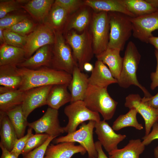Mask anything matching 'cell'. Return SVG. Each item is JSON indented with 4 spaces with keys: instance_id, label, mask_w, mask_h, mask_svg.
Returning a JSON list of instances; mask_svg holds the SVG:
<instances>
[{
    "instance_id": "38",
    "label": "cell",
    "mask_w": 158,
    "mask_h": 158,
    "mask_svg": "<svg viewBox=\"0 0 158 158\" xmlns=\"http://www.w3.org/2000/svg\"><path fill=\"white\" fill-rule=\"evenodd\" d=\"M22 5L17 0H1L0 1V19L10 12L19 10Z\"/></svg>"
},
{
    "instance_id": "13",
    "label": "cell",
    "mask_w": 158,
    "mask_h": 158,
    "mask_svg": "<svg viewBox=\"0 0 158 158\" xmlns=\"http://www.w3.org/2000/svg\"><path fill=\"white\" fill-rule=\"evenodd\" d=\"M125 107L135 109L143 117L145 123V134L150 132L153 124L158 122V109L152 107L144 103L138 94H131L125 99Z\"/></svg>"
},
{
    "instance_id": "20",
    "label": "cell",
    "mask_w": 158,
    "mask_h": 158,
    "mask_svg": "<svg viewBox=\"0 0 158 158\" xmlns=\"http://www.w3.org/2000/svg\"><path fill=\"white\" fill-rule=\"evenodd\" d=\"M88 79L90 84L102 88H107L111 84L118 83L117 80L113 76L106 65L98 60Z\"/></svg>"
},
{
    "instance_id": "40",
    "label": "cell",
    "mask_w": 158,
    "mask_h": 158,
    "mask_svg": "<svg viewBox=\"0 0 158 158\" xmlns=\"http://www.w3.org/2000/svg\"><path fill=\"white\" fill-rule=\"evenodd\" d=\"M56 137L49 136L42 145L30 152L23 154V158H44L47 149L51 142Z\"/></svg>"
},
{
    "instance_id": "27",
    "label": "cell",
    "mask_w": 158,
    "mask_h": 158,
    "mask_svg": "<svg viewBox=\"0 0 158 158\" xmlns=\"http://www.w3.org/2000/svg\"><path fill=\"white\" fill-rule=\"evenodd\" d=\"M68 86L66 84L53 85L48 95L47 105L58 110L62 106L71 102V96L68 90Z\"/></svg>"
},
{
    "instance_id": "6",
    "label": "cell",
    "mask_w": 158,
    "mask_h": 158,
    "mask_svg": "<svg viewBox=\"0 0 158 158\" xmlns=\"http://www.w3.org/2000/svg\"><path fill=\"white\" fill-rule=\"evenodd\" d=\"M54 33L51 68L72 74L74 68L78 66L72 49L66 42L62 32L54 30Z\"/></svg>"
},
{
    "instance_id": "1",
    "label": "cell",
    "mask_w": 158,
    "mask_h": 158,
    "mask_svg": "<svg viewBox=\"0 0 158 158\" xmlns=\"http://www.w3.org/2000/svg\"><path fill=\"white\" fill-rule=\"evenodd\" d=\"M17 71L22 78V85L18 90L24 91L44 86L68 85L72 78L71 74L47 67L36 69L17 67Z\"/></svg>"
},
{
    "instance_id": "15",
    "label": "cell",
    "mask_w": 158,
    "mask_h": 158,
    "mask_svg": "<svg viewBox=\"0 0 158 158\" xmlns=\"http://www.w3.org/2000/svg\"><path fill=\"white\" fill-rule=\"evenodd\" d=\"M95 131L99 141L109 153L118 149V145L126 137L117 134L105 121L96 122Z\"/></svg>"
},
{
    "instance_id": "19",
    "label": "cell",
    "mask_w": 158,
    "mask_h": 158,
    "mask_svg": "<svg viewBox=\"0 0 158 158\" xmlns=\"http://www.w3.org/2000/svg\"><path fill=\"white\" fill-rule=\"evenodd\" d=\"M17 67L10 65L0 66V94L19 89L22 82Z\"/></svg>"
},
{
    "instance_id": "43",
    "label": "cell",
    "mask_w": 158,
    "mask_h": 158,
    "mask_svg": "<svg viewBox=\"0 0 158 158\" xmlns=\"http://www.w3.org/2000/svg\"><path fill=\"white\" fill-rule=\"evenodd\" d=\"M154 54L157 61V66L155 71L152 72L150 75L151 80L150 88L152 90L158 87V50L156 49L155 50Z\"/></svg>"
},
{
    "instance_id": "49",
    "label": "cell",
    "mask_w": 158,
    "mask_h": 158,
    "mask_svg": "<svg viewBox=\"0 0 158 158\" xmlns=\"http://www.w3.org/2000/svg\"><path fill=\"white\" fill-rule=\"evenodd\" d=\"M153 7L158 10V0H146Z\"/></svg>"
},
{
    "instance_id": "17",
    "label": "cell",
    "mask_w": 158,
    "mask_h": 158,
    "mask_svg": "<svg viewBox=\"0 0 158 158\" xmlns=\"http://www.w3.org/2000/svg\"><path fill=\"white\" fill-rule=\"evenodd\" d=\"M82 72L78 66L73 71L72 79L68 86L71 96V103L83 101L90 85L88 75Z\"/></svg>"
},
{
    "instance_id": "22",
    "label": "cell",
    "mask_w": 158,
    "mask_h": 158,
    "mask_svg": "<svg viewBox=\"0 0 158 158\" xmlns=\"http://www.w3.org/2000/svg\"><path fill=\"white\" fill-rule=\"evenodd\" d=\"M52 45H47L41 47L33 55L26 59L18 67L25 68L31 69H36L44 67L51 68L52 57Z\"/></svg>"
},
{
    "instance_id": "32",
    "label": "cell",
    "mask_w": 158,
    "mask_h": 158,
    "mask_svg": "<svg viewBox=\"0 0 158 158\" xmlns=\"http://www.w3.org/2000/svg\"><path fill=\"white\" fill-rule=\"evenodd\" d=\"M137 111L134 109H129L124 114H121L114 122L112 128L114 130L118 131L127 127H132L136 129L141 130L143 128L142 124L138 122L137 119Z\"/></svg>"
},
{
    "instance_id": "33",
    "label": "cell",
    "mask_w": 158,
    "mask_h": 158,
    "mask_svg": "<svg viewBox=\"0 0 158 158\" xmlns=\"http://www.w3.org/2000/svg\"><path fill=\"white\" fill-rule=\"evenodd\" d=\"M128 10L135 16L149 14L157 10L146 0H123Z\"/></svg>"
},
{
    "instance_id": "36",
    "label": "cell",
    "mask_w": 158,
    "mask_h": 158,
    "mask_svg": "<svg viewBox=\"0 0 158 158\" xmlns=\"http://www.w3.org/2000/svg\"><path fill=\"white\" fill-rule=\"evenodd\" d=\"M49 136L45 133L33 134L28 139L21 154L23 155L28 153L42 145Z\"/></svg>"
},
{
    "instance_id": "30",
    "label": "cell",
    "mask_w": 158,
    "mask_h": 158,
    "mask_svg": "<svg viewBox=\"0 0 158 158\" xmlns=\"http://www.w3.org/2000/svg\"><path fill=\"white\" fill-rule=\"evenodd\" d=\"M24 94L18 89L0 94V111L6 112L22 105Z\"/></svg>"
},
{
    "instance_id": "47",
    "label": "cell",
    "mask_w": 158,
    "mask_h": 158,
    "mask_svg": "<svg viewBox=\"0 0 158 158\" xmlns=\"http://www.w3.org/2000/svg\"><path fill=\"white\" fill-rule=\"evenodd\" d=\"M149 43L153 45L158 50V37H155L152 36L150 37L148 40Z\"/></svg>"
},
{
    "instance_id": "29",
    "label": "cell",
    "mask_w": 158,
    "mask_h": 158,
    "mask_svg": "<svg viewBox=\"0 0 158 158\" xmlns=\"http://www.w3.org/2000/svg\"><path fill=\"white\" fill-rule=\"evenodd\" d=\"M69 15L64 9L54 3L45 23L55 31L63 32Z\"/></svg>"
},
{
    "instance_id": "10",
    "label": "cell",
    "mask_w": 158,
    "mask_h": 158,
    "mask_svg": "<svg viewBox=\"0 0 158 158\" xmlns=\"http://www.w3.org/2000/svg\"><path fill=\"white\" fill-rule=\"evenodd\" d=\"M54 30L47 23L37 26L27 36L24 48L26 59L31 57L38 49L46 45H52L54 42Z\"/></svg>"
},
{
    "instance_id": "4",
    "label": "cell",
    "mask_w": 158,
    "mask_h": 158,
    "mask_svg": "<svg viewBox=\"0 0 158 158\" xmlns=\"http://www.w3.org/2000/svg\"><path fill=\"white\" fill-rule=\"evenodd\" d=\"M67 43L71 47L78 67L83 71V65L89 62L94 55L92 35L89 28L81 34L72 30L64 34Z\"/></svg>"
},
{
    "instance_id": "50",
    "label": "cell",
    "mask_w": 158,
    "mask_h": 158,
    "mask_svg": "<svg viewBox=\"0 0 158 158\" xmlns=\"http://www.w3.org/2000/svg\"><path fill=\"white\" fill-rule=\"evenodd\" d=\"M0 45L6 44L3 34V30L0 28Z\"/></svg>"
},
{
    "instance_id": "44",
    "label": "cell",
    "mask_w": 158,
    "mask_h": 158,
    "mask_svg": "<svg viewBox=\"0 0 158 158\" xmlns=\"http://www.w3.org/2000/svg\"><path fill=\"white\" fill-rule=\"evenodd\" d=\"M142 101L149 106L155 109H158V92L154 96L150 97H144Z\"/></svg>"
},
{
    "instance_id": "35",
    "label": "cell",
    "mask_w": 158,
    "mask_h": 158,
    "mask_svg": "<svg viewBox=\"0 0 158 158\" xmlns=\"http://www.w3.org/2000/svg\"><path fill=\"white\" fill-rule=\"evenodd\" d=\"M37 26L36 24L28 18L6 29L22 36H26L33 30Z\"/></svg>"
},
{
    "instance_id": "9",
    "label": "cell",
    "mask_w": 158,
    "mask_h": 158,
    "mask_svg": "<svg viewBox=\"0 0 158 158\" xmlns=\"http://www.w3.org/2000/svg\"><path fill=\"white\" fill-rule=\"evenodd\" d=\"M96 122L90 121L87 123H83L78 130L54 139V142L59 143L64 142H77L83 147L87 152L88 158L97 156L93 137V131Z\"/></svg>"
},
{
    "instance_id": "7",
    "label": "cell",
    "mask_w": 158,
    "mask_h": 158,
    "mask_svg": "<svg viewBox=\"0 0 158 158\" xmlns=\"http://www.w3.org/2000/svg\"><path fill=\"white\" fill-rule=\"evenodd\" d=\"M90 26L94 53L96 55L108 47L110 29L108 13L94 11Z\"/></svg>"
},
{
    "instance_id": "28",
    "label": "cell",
    "mask_w": 158,
    "mask_h": 158,
    "mask_svg": "<svg viewBox=\"0 0 158 158\" xmlns=\"http://www.w3.org/2000/svg\"><path fill=\"white\" fill-rule=\"evenodd\" d=\"M145 148L140 139H131L123 148L118 149L108 154L113 158H139Z\"/></svg>"
},
{
    "instance_id": "51",
    "label": "cell",
    "mask_w": 158,
    "mask_h": 158,
    "mask_svg": "<svg viewBox=\"0 0 158 158\" xmlns=\"http://www.w3.org/2000/svg\"><path fill=\"white\" fill-rule=\"evenodd\" d=\"M154 154L155 158H158V145L154 149Z\"/></svg>"
},
{
    "instance_id": "26",
    "label": "cell",
    "mask_w": 158,
    "mask_h": 158,
    "mask_svg": "<svg viewBox=\"0 0 158 158\" xmlns=\"http://www.w3.org/2000/svg\"><path fill=\"white\" fill-rule=\"evenodd\" d=\"M26 59L24 49L7 44L0 45V66L10 65L18 67Z\"/></svg>"
},
{
    "instance_id": "16",
    "label": "cell",
    "mask_w": 158,
    "mask_h": 158,
    "mask_svg": "<svg viewBox=\"0 0 158 158\" xmlns=\"http://www.w3.org/2000/svg\"><path fill=\"white\" fill-rule=\"evenodd\" d=\"M89 7L84 5L69 15L63 31L64 34L73 30L83 32L90 25L93 12Z\"/></svg>"
},
{
    "instance_id": "24",
    "label": "cell",
    "mask_w": 158,
    "mask_h": 158,
    "mask_svg": "<svg viewBox=\"0 0 158 158\" xmlns=\"http://www.w3.org/2000/svg\"><path fill=\"white\" fill-rule=\"evenodd\" d=\"M120 50L117 49L107 47L101 53L95 55L98 60L107 65L113 76L117 80L121 70L123 58L120 55Z\"/></svg>"
},
{
    "instance_id": "37",
    "label": "cell",
    "mask_w": 158,
    "mask_h": 158,
    "mask_svg": "<svg viewBox=\"0 0 158 158\" xmlns=\"http://www.w3.org/2000/svg\"><path fill=\"white\" fill-rule=\"evenodd\" d=\"M54 3L64 9L70 15L84 5V0H56Z\"/></svg>"
},
{
    "instance_id": "41",
    "label": "cell",
    "mask_w": 158,
    "mask_h": 158,
    "mask_svg": "<svg viewBox=\"0 0 158 158\" xmlns=\"http://www.w3.org/2000/svg\"><path fill=\"white\" fill-rule=\"evenodd\" d=\"M32 130V128L29 127L28 129L27 134L22 137L18 139L16 142L11 152L17 157H18L20 154H21L28 139L33 135Z\"/></svg>"
},
{
    "instance_id": "34",
    "label": "cell",
    "mask_w": 158,
    "mask_h": 158,
    "mask_svg": "<svg viewBox=\"0 0 158 158\" xmlns=\"http://www.w3.org/2000/svg\"><path fill=\"white\" fill-rule=\"evenodd\" d=\"M6 44L24 48L26 42V36H23L7 29L3 30Z\"/></svg>"
},
{
    "instance_id": "48",
    "label": "cell",
    "mask_w": 158,
    "mask_h": 158,
    "mask_svg": "<svg viewBox=\"0 0 158 158\" xmlns=\"http://www.w3.org/2000/svg\"><path fill=\"white\" fill-rule=\"evenodd\" d=\"M83 70L88 72H92L93 70L94 67L92 65L90 62L85 63L83 65Z\"/></svg>"
},
{
    "instance_id": "21",
    "label": "cell",
    "mask_w": 158,
    "mask_h": 158,
    "mask_svg": "<svg viewBox=\"0 0 158 158\" xmlns=\"http://www.w3.org/2000/svg\"><path fill=\"white\" fill-rule=\"evenodd\" d=\"M84 4L94 12H118L132 18L135 16L126 8L123 0H85Z\"/></svg>"
},
{
    "instance_id": "14",
    "label": "cell",
    "mask_w": 158,
    "mask_h": 158,
    "mask_svg": "<svg viewBox=\"0 0 158 158\" xmlns=\"http://www.w3.org/2000/svg\"><path fill=\"white\" fill-rule=\"evenodd\" d=\"M52 85L33 88L24 91L22 110L25 118L35 109L47 105V99Z\"/></svg>"
},
{
    "instance_id": "3",
    "label": "cell",
    "mask_w": 158,
    "mask_h": 158,
    "mask_svg": "<svg viewBox=\"0 0 158 158\" xmlns=\"http://www.w3.org/2000/svg\"><path fill=\"white\" fill-rule=\"evenodd\" d=\"M90 110L100 113L105 121L113 116L118 104L109 94L107 87H99L90 84L83 100Z\"/></svg>"
},
{
    "instance_id": "39",
    "label": "cell",
    "mask_w": 158,
    "mask_h": 158,
    "mask_svg": "<svg viewBox=\"0 0 158 158\" xmlns=\"http://www.w3.org/2000/svg\"><path fill=\"white\" fill-rule=\"evenodd\" d=\"M27 18V16L23 14H7L0 19V28L3 30L6 29Z\"/></svg>"
},
{
    "instance_id": "45",
    "label": "cell",
    "mask_w": 158,
    "mask_h": 158,
    "mask_svg": "<svg viewBox=\"0 0 158 158\" xmlns=\"http://www.w3.org/2000/svg\"><path fill=\"white\" fill-rule=\"evenodd\" d=\"M96 150L97 152V156L95 158H113L109 156L108 157L104 152L102 148V146L99 141L95 142Z\"/></svg>"
},
{
    "instance_id": "25",
    "label": "cell",
    "mask_w": 158,
    "mask_h": 158,
    "mask_svg": "<svg viewBox=\"0 0 158 158\" xmlns=\"http://www.w3.org/2000/svg\"><path fill=\"white\" fill-rule=\"evenodd\" d=\"M0 142L11 152L18 138L9 117L5 112L2 111H0Z\"/></svg>"
},
{
    "instance_id": "23",
    "label": "cell",
    "mask_w": 158,
    "mask_h": 158,
    "mask_svg": "<svg viewBox=\"0 0 158 158\" xmlns=\"http://www.w3.org/2000/svg\"><path fill=\"white\" fill-rule=\"evenodd\" d=\"M54 1V0H28L21 7L40 24L46 22Z\"/></svg>"
},
{
    "instance_id": "46",
    "label": "cell",
    "mask_w": 158,
    "mask_h": 158,
    "mask_svg": "<svg viewBox=\"0 0 158 158\" xmlns=\"http://www.w3.org/2000/svg\"><path fill=\"white\" fill-rule=\"evenodd\" d=\"M0 147L2 150V154L0 158H18V157L8 150L0 142Z\"/></svg>"
},
{
    "instance_id": "31",
    "label": "cell",
    "mask_w": 158,
    "mask_h": 158,
    "mask_svg": "<svg viewBox=\"0 0 158 158\" xmlns=\"http://www.w3.org/2000/svg\"><path fill=\"white\" fill-rule=\"evenodd\" d=\"M5 112L14 128L18 138L19 139L24 136L29 123L24 116L22 105Z\"/></svg>"
},
{
    "instance_id": "18",
    "label": "cell",
    "mask_w": 158,
    "mask_h": 158,
    "mask_svg": "<svg viewBox=\"0 0 158 158\" xmlns=\"http://www.w3.org/2000/svg\"><path fill=\"white\" fill-rule=\"evenodd\" d=\"M75 142H64L54 145H49L46 150L44 158H71L74 154L80 153L85 154L87 152L85 149Z\"/></svg>"
},
{
    "instance_id": "8",
    "label": "cell",
    "mask_w": 158,
    "mask_h": 158,
    "mask_svg": "<svg viewBox=\"0 0 158 158\" xmlns=\"http://www.w3.org/2000/svg\"><path fill=\"white\" fill-rule=\"evenodd\" d=\"M64 112L68 118V124L64 127L65 132L68 133L76 131L78 125L86 121L98 122L101 119L99 114L89 109L83 101L71 102L65 107Z\"/></svg>"
},
{
    "instance_id": "2",
    "label": "cell",
    "mask_w": 158,
    "mask_h": 158,
    "mask_svg": "<svg viewBox=\"0 0 158 158\" xmlns=\"http://www.w3.org/2000/svg\"><path fill=\"white\" fill-rule=\"evenodd\" d=\"M141 56L135 43L129 41L127 44L123 57L122 68L118 84L121 87L127 88L133 85L139 87L143 92L144 97H150L152 95L139 82L136 72Z\"/></svg>"
},
{
    "instance_id": "12",
    "label": "cell",
    "mask_w": 158,
    "mask_h": 158,
    "mask_svg": "<svg viewBox=\"0 0 158 158\" xmlns=\"http://www.w3.org/2000/svg\"><path fill=\"white\" fill-rule=\"evenodd\" d=\"M133 35L140 41L148 43L152 32L158 29V10L142 16L131 18Z\"/></svg>"
},
{
    "instance_id": "5",
    "label": "cell",
    "mask_w": 158,
    "mask_h": 158,
    "mask_svg": "<svg viewBox=\"0 0 158 158\" xmlns=\"http://www.w3.org/2000/svg\"><path fill=\"white\" fill-rule=\"evenodd\" d=\"M108 13L110 29L107 47L123 51L126 42L132 35V17L120 12Z\"/></svg>"
},
{
    "instance_id": "11",
    "label": "cell",
    "mask_w": 158,
    "mask_h": 158,
    "mask_svg": "<svg viewBox=\"0 0 158 158\" xmlns=\"http://www.w3.org/2000/svg\"><path fill=\"white\" fill-rule=\"evenodd\" d=\"M58 110L49 107L43 116L38 120L28 123L35 134L45 133L50 136L57 137L65 132L59 119Z\"/></svg>"
},
{
    "instance_id": "42",
    "label": "cell",
    "mask_w": 158,
    "mask_h": 158,
    "mask_svg": "<svg viewBox=\"0 0 158 158\" xmlns=\"http://www.w3.org/2000/svg\"><path fill=\"white\" fill-rule=\"evenodd\" d=\"M151 132L146 136H144L142 139L143 144L147 146L150 144L153 141L158 139V122L154 123L152 126Z\"/></svg>"
}]
</instances>
